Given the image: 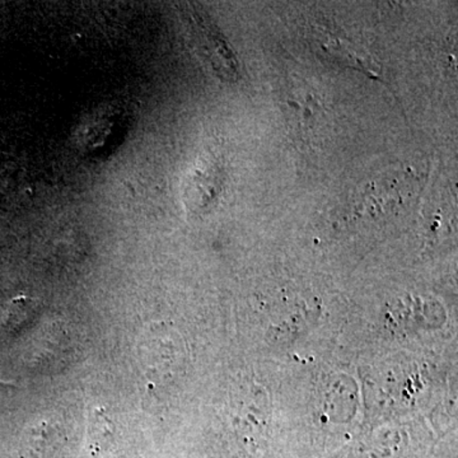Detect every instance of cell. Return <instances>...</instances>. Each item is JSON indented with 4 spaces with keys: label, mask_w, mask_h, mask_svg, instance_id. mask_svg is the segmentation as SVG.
<instances>
[{
    "label": "cell",
    "mask_w": 458,
    "mask_h": 458,
    "mask_svg": "<svg viewBox=\"0 0 458 458\" xmlns=\"http://www.w3.org/2000/svg\"><path fill=\"white\" fill-rule=\"evenodd\" d=\"M181 9L188 18L195 41L200 47L201 53L208 57V62L213 66L214 71L227 81L236 78L238 74L236 57L222 33L216 25H213L212 21L205 17L200 9L191 5Z\"/></svg>",
    "instance_id": "cell-1"
}]
</instances>
